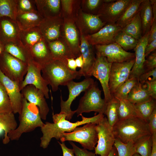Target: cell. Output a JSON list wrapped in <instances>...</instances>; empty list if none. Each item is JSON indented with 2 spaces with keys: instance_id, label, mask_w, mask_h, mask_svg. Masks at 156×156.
<instances>
[{
  "instance_id": "1",
  "label": "cell",
  "mask_w": 156,
  "mask_h": 156,
  "mask_svg": "<svg viewBox=\"0 0 156 156\" xmlns=\"http://www.w3.org/2000/svg\"><path fill=\"white\" fill-rule=\"evenodd\" d=\"M82 120L75 122H72L66 120V114L62 112L58 114H53L52 118L53 123L48 122H45L40 128L42 135L40 138V146L44 149L47 148L52 138L56 140L60 139L62 135L66 132H70L75 128L79 126L89 123L97 124L104 117L103 113H99L94 116L87 118L83 116L82 114Z\"/></svg>"
},
{
  "instance_id": "2",
  "label": "cell",
  "mask_w": 156,
  "mask_h": 156,
  "mask_svg": "<svg viewBox=\"0 0 156 156\" xmlns=\"http://www.w3.org/2000/svg\"><path fill=\"white\" fill-rule=\"evenodd\" d=\"M112 128L115 139L124 143L135 144L143 137L151 135L148 122L138 117L118 120Z\"/></svg>"
},
{
  "instance_id": "3",
  "label": "cell",
  "mask_w": 156,
  "mask_h": 156,
  "mask_svg": "<svg viewBox=\"0 0 156 156\" xmlns=\"http://www.w3.org/2000/svg\"><path fill=\"white\" fill-rule=\"evenodd\" d=\"M41 72L53 92L57 90L59 86H66L74 79L81 77L79 71L70 70L67 61L62 60H53L42 68Z\"/></svg>"
},
{
  "instance_id": "4",
  "label": "cell",
  "mask_w": 156,
  "mask_h": 156,
  "mask_svg": "<svg viewBox=\"0 0 156 156\" xmlns=\"http://www.w3.org/2000/svg\"><path fill=\"white\" fill-rule=\"evenodd\" d=\"M19 124L15 130L8 134L10 140H18L24 133L31 132L44 125L39 110L35 105L28 102L23 97L19 113Z\"/></svg>"
},
{
  "instance_id": "5",
  "label": "cell",
  "mask_w": 156,
  "mask_h": 156,
  "mask_svg": "<svg viewBox=\"0 0 156 156\" xmlns=\"http://www.w3.org/2000/svg\"><path fill=\"white\" fill-rule=\"evenodd\" d=\"M96 124L89 123L82 127H77L70 132L63 133L60 139L62 142L67 141L77 142L83 148L93 150L98 140Z\"/></svg>"
},
{
  "instance_id": "6",
  "label": "cell",
  "mask_w": 156,
  "mask_h": 156,
  "mask_svg": "<svg viewBox=\"0 0 156 156\" xmlns=\"http://www.w3.org/2000/svg\"><path fill=\"white\" fill-rule=\"evenodd\" d=\"M79 100L77 109L75 110L77 116L83 113L94 112L104 113L107 103L101 97V90L99 88L97 83L94 82L85 92Z\"/></svg>"
},
{
  "instance_id": "7",
  "label": "cell",
  "mask_w": 156,
  "mask_h": 156,
  "mask_svg": "<svg viewBox=\"0 0 156 156\" xmlns=\"http://www.w3.org/2000/svg\"><path fill=\"white\" fill-rule=\"evenodd\" d=\"M27 64L9 53L3 51L0 54V70L7 77L20 83L27 71Z\"/></svg>"
},
{
  "instance_id": "8",
  "label": "cell",
  "mask_w": 156,
  "mask_h": 156,
  "mask_svg": "<svg viewBox=\"0 0 156 156\" xmlns=\"http://www.w3.org/2000/svg\"><path fill=\"white\" fill-rule=\"evenodd\" d=\"M98 140L94 149L96 155L107 156L114 146L115 138L113 128L106 117H103L96 124Z\"/></svg>"
},
{
  "instance_id": "9",
  "label": "cell",
  "mask_w": 156,
  "mask_h": 156,
  "mask_svg": "<svg viewBox=\"0 0 156 156\" xmlns=\"http://www.w3.org/2000/svg\"><path fill=\"white\" fill-rule=\"evenodd\" d=\"M112 64L106 57L96 53L95 60L89 74L90 77L93 76L99 81L104 92V99L107 103L112 97L109 86Z\"/></svg>"
},
{
  "instance_id": "10",
  "label": "cell",
  "mask_w": 156,
  "mask_h": 156,
  "mask_svg": "<svg viewBox=\"0 0 156 156\" xmlns=\"http://www.w3.org/2000/svg\"><path fill=\"white\" fill-rule=\"evenodd\" d=\"M94 79L89 77L85 78L79 82H75L73 80L68 82L67 86L69 91L68 99L63 101L62 96H60L61 112H64L66 114V119L69 121L76 113L75 110L73 111L70 108L73 101L80 93L85 92L94 83Z\"/></svg>"
},
{
  "instance_id": "11",
  "label": "cell",
  "mask_w": 156,
  "mask_h": 156,
  "mask_svg": "<svg viewBox=\"0 0 156 156\" xmlns=\"http://www.w3.org/2000/svg\"><path fill=\"white\" fill-rule=\"evenodd\" d=\"M27 68L25 79L20 83L19 88L21 90L26 86L32 85L40 90L43 93L46 99L49 98V90L48 81L41 74L42 68L35 63L32 59L27 63Z\"/></svg>"
},
{
  "instance_id": "12",
  "label": "cell",
  "mask_w": 156,
  "mask_h": 156,
  "mask_svg": "<svg viewBox=\"0 0 156 156\" xmlns=\"http://www.w3.org/2000/svg\"><path fill=\"white\" fill-rule=\"evenodd\" d=\"M135 61V58L121 62L112 63L109 82V89L112 96L118 87L129 78Z\"/></svg>"
},
{
  "instance_id": "13",
  "label": "cell",
  "mask_w": 156,
  "mask_h": 156,
  "mask_svg": "<svg viewBox=\"0 0 156 156\" xmlns=\"http://www.w3.org/2000/svg\"><path fill=\"white\" fill-rule=\"evenodd\" d=\"M94 46L96 53L106 57L109 63L121 62L135 58L134 53L125 51L116 42Z\"/></svg>"
},
{
  "instance_id": "14",
  "label": "cell",
  "mask_w": 156,
  "mask_h": 156,
  "mask_svg": "<svg viewBox=\"0 0 156 156\" xmlns=\"http://www.w3.org/2000/svg\"><path fill=\"white\" fill-rule=\"evenodd\" d=\"M131 0H117L103 3L98 14L106 23H115L129 4Z\"/></svg>"
},
{
  "instance_id": "15",
  "label": "cell",
  "mask_w": 156,
  "mask_h": 156,
  "mask_svg": "<svg viewBox=\"0 0 156 156\" xmlns=\"http://www.w3.org/2000/svg\"><path fill=\"white\" fill-rule=\"evenodd\" d=\"M21 92L23 97L28 102L37 107L41 119L46 120L49 109L42 91L34 85H29L25 87Z\"/></svg>"
},
{
  "instance_id": "16",
  "label": "cell",
  "mask_w": 156,
  "mask_h": 156,
  "mask_svg": "<svg viewBox=\"0 0 156 156\" xmlns=\"http://www.w3.org/2000/svg\"><path fill=\"white\" fill-rule=\"evenodd\" d=\"M121 29L116 23H106L99 31L86 37L92 46L108 44L115 42V37Z\"/></svg>"
},
{
  "instance_id": "17",
  "label": "cell",
  "mask_w": 156,
  "mask_h": 156,
  "mask_svg": "<svg viewBox=\"0 0 156 156\" xmlns=\"http://www.w3.org/2000/svg\"><path fill=\"white\" fill-rule=\"evenodd\" d=\"M0 82L5 88L11 102L13 112H20L23 96L19 88V83L6 76L0 70Z\"/></svg>"
},
{
  "instance_id": "18",
  "label": "cell",
  "mask_w": 156,
  "mask_h": 156,
  "mask_svg": "<svg viewBox=\"0 0 156 156\" xmlns=\"http://www.w3.org/2000/svg\"><path fill=\"white\" fill-rule=\"evenodd\" d=\"M20 30L15 21L8 17L0 18V42L3 45L9 42L20 43Z\"/></svg>"
},
{
  "instance_id": "19",
  "label": "cell",
  "mask_w": 156,
  "mask_h": 156,
  "mask_svg": "<svg viewBox=\"0 0 156 156\" xmlns=\"http://www.w3.org/2000/svg\"><path fill=\"white\" fill-rule=\"evenodd\" d=\"M61 25L59 16L43 18L38 27L43 39L48 43L60 38Z\"/></svg>"
},
{
  "instance_id": "20",
  "label": "cell",
  "mask_w": 156,
  "mask_h": 156,
  "mask_svg": "<svg viewBox=\"0 0 156 156\" xmlns=\"http://www.w3.org/2000/svg\"><path fill=\"white\" fill-rule=\"evenodd\" d=\"M149 32L142 36L138 40L136 46L134 49L135 52V62L129 78H135L139 81L140 76L144 72V65L146 60L145 50L148 44Z\"/></svg>"
},
{
  "instance_id": "21",
  "label": "cell",
  "mask_w": 156,
  "mask_h": 156,
  "mask_svg": "<svg viewBox=\"0 0 156 156\" xmlns=\"http://www.w3.org/2000/svg\"><path fill=\"white\" fill-rule=\"evenodd\" d=\"M80 51L84 62L83 66L79 70L80 76L89 77V74L95 62L96 57L92 45L83 34L81 36Z\"/></svg>"
},
{
  "instance_id": "22",
  "label": "cell",
  "mask_w": 156,
  "mask_h": 156,
  "mask_svg": "<svg viewBox=\"0 0 156 156\" xmlns=\"http://www.w3.org/2000/svg\"><path fill=\"white\" fill-rule=\"evenodd\" d=\"M29 50L33 60L42 68L53 60L48 43L44 39L32 46Z\"/></svg>"
},
{
  "instance_id": "23",
  "label": "cell",
  "mask_w": 156,
  "mask_h": 156,
  "mask_svg": "<svg viewBox=\"0 0 156 156\" xmlns=\"http://www.w3.org/2000/svg\"><path fill=\"white\" fill-rule=\"evenodd\" d=\"M47 43L53 60L67 61V59L75 58L66 41L60 37Z\"/></svg>"
},
{
  "instance_id": "24",
  "label": "cell",
  "mask_w": 156,
  "mask_h": 156,
  "mask_svg": "<svg viewBox=\"0 0 156 156\" xmlns=\"http://www.w3.org/2000/svg\"><path fill=\"white\" fill-rule=\"evenodd\" d=\"M64 31L66 41L76 58L81 54L79 45V34L73 22L70 21L65 22Z\"/></svg>"
},
{
  "instance_id": "25",
  "label": "cell",
  "mask_w": 156,
  "mask_h": 156,
  "mask_svg": "<svg viewBox=\"0 0 156 156\" xmlns=\"http://www.w3.org/2000/svg\"><path fill=\"white\" fill-rule=\"evenodd\" d=\"M37 10L17 13L15 18L21 30H27L38 27L43 19Z\"/></svg>"
},
{
  "instance_id": "26",
  "label": "cell",
  "mask_w": 156,
  "mask_h": 156,
  "mask_svg": "<svg viewBox=\"0 0 156 156\" xmlns=\"http://www.w3.org/2000/svg\"><path fill=\"white\" fill-rule=\"evenodd\" d=\"M36 9L43 18L59 16L60 0H35Z\"/></svg>"
},
{
  "instance_id": "27",
  "label": "cell",
  "mask_w": 156,
  "mask_h": 156,
  "mask_svg": "<svg viewBox=\"0 0 156 156\" xmlns=\"http://www.w3.org/2000/svg\"><path fill=\"white\" fill-rule=\"evenodd\" d=\"M3 45V51L27 64L32 59L29 49L20 43L9 42Z\"/></svg>"
},
{
  "instance_id": "28",
  "label": "cell",
  "mask_w": 156,
  "mask_h": 156,
  "mask_svg": "<svg viewBox=\"0 0 156 156\" xmlns=\"http://www.w3.org/2000/svg\"><path fill=\"white\" fill-rule=\"evenodd\" d=\"M43 39L38 27L26 30H20L19 37L20 43L28 49Z\"/></svg>"
},
{
  "instance_id": "29",
  "label": "cell",
  "mask_w": 156,
  "mask_h": 156,
  "mask_svg": "<svg viewBox=\"0 0 156 156\" xmlns=\"http://www.w3.org/2000/svg\"><path fill=\"white\" fill-rule=\"evenodd\" d=\"M142 28V36L148 33L153 21V15L149 0H144L139 10Z\"/></svg>"
},
{
  "instance_id": "30",
  "label": "cell",
  "mask_w": 156,
  "mask_h": 156,
  "mask_svg": "<svg viewBox=\"0 0 156 156\" xmlns=\"http://www.w3.org/2000/svg\"><path fill=\"white\" fill-rule=\"evenodd\" d=\"M17 127V124L14 115L12 112L8 114H0V133L4 132L2 142L4 144L9 143L10 141L8 134Z\"/></svg>"
},
{
  "instance_id": "31",
  "label": "cell",
  "mask_w": 156,
  "mask_h": 156,
  "mask_svg": "<svg viewBox=\"0 0 156 156\" xmlns=\"http://www.w3.org/2000/svg\"><path fill=\"white\" fill-rule=\"evenodd\" d=\"M143 1L131 0L129 4L116 24L122 29L139 12L141 5Z\"/></svg>"
},
{
  "instance_id": "32",
  "label": "cell",
  "mask_w": 156,
  "mask_h": 156,
  "mask_svg": "<svg viewBox=\"0 0 156 156\" xmlns=\"http://www.w3.org/2000/svg\"><path fill=\"white\" fill-rule=\"evenodd\" d=\"M146 88L139 81L132 88L128 94L127 100L131 103L135 104L145 102L152 99Z\"/></svg>"
},
{
  "instance_id": "33",
  "label": "cell",
  "mask_w": 156,
  "mask_h": 156,
  "mask_svg": "<svg viewBox=\"0 0 156 156\" xmlns=\"http://www.w3.org/2000/svg\"><path fill=\"white\" fill-rule=\"evenodd\" d=\"M117 99L119 101L118 110V120L133 117L141 118L134 104L128 100Z\"/></svg>"
},
{
  "instance_id": "34",
  "label": "cell",
  "mask_w": 156,
  "mask_h": 156,
  "mask_svg": "<svg viewBox=\"0 0 156 156\" xmlns=\"http://www.w3.org/2000/svg\"><path fill=\"white\" fill-rule=\"evenodd\" d=\"M121 31L139 40L142 36V28L139 12Z\"/></svg>"
},
{
  "instance_id": "35",
  "label": "cell",
  "mask_w": 156,
  "mask_h": 156,
  "mask_svg": "<svg viewBox=\"0 0 156 156\" xmlns=\"http://www.w3.org/2000/svg\"><path fill=\"white\" fill-rule=\"evenodd\" d=\"M82 16L86 26L91 32L94 33L99 31L106 24L98 14L83 13Z\"/></svg>"
},
{
  "instance_id": "36",
  "label": "cell",
  "mask_w": 156,
  "mask_h": 156,
  "mask_svg": "<svg viewBox=\"0 0 156 156\" xmlns=\"http://www.w3.org/2000/svg\"><path fill=\"white\" fill-rule=\"evenodd\" d=\"M119 101L112 96V99L107 104L104 114L106 115L108 122L112 127L118 121V110Z\"/></svg>"
},
{
  "instance_id": "37",
  "label": "cell",
  "mask_w": 156,
  "mask_h": 156,
  "mask_svg": "<svg viewBox=\"0 0 156 156\" xmlns=\"http://www.w3.org/2000/svg\"><path fill=\"white\" fill-rule=\"evenodd\" d=\"M17 14L16 0H0V18L8 17L15 21Z\"/></svg>"
},
{
  "instance_id": "38",
  "label": "cell",
  "mask_w": 156,
  "mask_h": 156,
  "mask_svg": "<svg viewBox=\"0 0 156 156\" xmlns=\"http://www.w3.org/2000/svg\"><path fill=\"white\" fill-rule=\"evenodd\" d=\"M114 40L115 42L126 51L134 49L138 41V40L127 34L121 30L116 34Z\"/></svg>"
},
{
  "instance_id": "39",
  "label": "cell",
  "mask_w": 156,
  "mask_h": 156,
  "mask_svg": "<svg viewBox=\"0 0 156 156\" xmlns=\"http://www.w3.org/2000/svg\"><path fill=\"white\" fill-rule=\"evenodd\" d=\"M152 144L151 135L143 137L135 143V153L139 154L141 156H151Z\"/></svg>"
},
{
  "instance_id": "40",
  "label": "cell",
  "mask_w": 156,
  "mask_h": 156,
  "mask_svg": "<svg viewBox=\"0 0 156 156\" xmlns=\"http://www.w3.org/2000/svg\"><path fill=\"white\" fill-rule=\"evenodd\" d=\"M141 118L148 122L149 118L156 109V99H152L142 103L134 104Z\"/></svg>"
},
{
  "instance_id": "41",
  "label": "cell",
  "mask_w": 156,
  "mask_h": 156,
  "mask_svg": "<svg viewBox=\"0 0 156 156\" xmlns=\"http://www.w3.org/2000/svg\"><path fill=\"white\" fill-rule=\"evenodd\" d=\"M138 81L135 78H129L118 87L112 96L118 99L127 100L129 92Z\"/></svg>"
},
{
  "instance_id": "42",
  "label": "cell",
  "mask_w": 156,
  "mask_h": 156,
  "mask_svg": "<svg viewBox=\"0 0 156 156\" xmlns=\"http://www.w3.org/2000/svg\"><path fill=\"white\" fill-rule=\"evenodd\" d=\"M114 146L117 150L118 156H133L135 153V144L132 142L124 143L115 139Z\"/></svg>"
},
{
  "instance_id": "43",
  "label": "cell",
  "mask_w": 156,
  "mask_h": 156,
  "mask_svg": "<svg viewBox=\"0 0 156 156\" xmlns=\"http://www.w3.org/2000/svg\"><path fill=\"white\" fill-rule=\"evenodd\" d=\"M13 112L11 102L5 89L0 82V114Z\"/></svg>"
},
{
  "instance_id": "44",
  "label": "cell",
  "mask_w": 156,
  "mask_h": 156,
  "mask_svg": "<svg viewBox=\"0 0 156 156\" xmlns=\"http://www.w3.org/2000/svg\"><path fill=\"white\" fill-rule=\"evenodd\" d=\"M17 13L37 10L35 0H16Z\"/></svg>"
},
{
  "instance_id": "45",
  "label": "cell",
  "mask_w": 156,
  "mask_h": 156,
  "mask_svg": "<svg viewBox=\"0 0 156 156\" xmlns=\"http://www.w3.org/2000/svg\"><path fill=\"white\" fill-rule=\"evenodd\" d=\"M156 68V52L151 53L148 56L144 65V72Z\"/></svg>"
},
{
  "instance_id": "46",
  "label": "cell",
  "mask_w": 156,
  "mask_h": 156,
  "mask_svg": "<svg viewBox=\"0 0 156 156\" xmlns=\"http://www.w3.org/2000/svg\"><path fill=\"white\" fill-rule=\"evenodd\" d=\"M69 142L73 147L75 156H96L94 153L84 148H80L72 141H69Z\"/></svg>"
},
{
  "instance_id": "47",
  "label": "cell",
  "mask_w": 156,
  "mask_h": 156,
  "mask_svg": "<svg viewBox=\"0 0 156 156\" xmlns=\"http://www.w3.org/2000/svg\"><path fill=\"white\" fill-rule=\"evenodd\" d=\"M150 76L152 77V79L150 80H156V68L144 72L140 76L139 81L141 84L143 85Z\"/></svg>"
},
{
  "instance_id": "48",
  "label": "cell",
  "mask_w": 156,
  "mask_h": 156,
  "mask_svg": "<svg viewBox=\"0 0 156 156\" xmlns=\"http://www.w3.org/2000/svg\"><path fill=\"white\" fill-rule=\"evenodd\" d=\"M144 83L146 84L147 87L146 89L149 94L152 98L156 99V80L152 81L147 80Z\"/></svg>"
},
{
  "instance_id": "49",
  "label": "cell",
  "mask_w": 156,
  "mask_h": 156,
  "mask_svg": "<svg viewBox=\"0 0 156 156\" xmlns=\"http://www.w3.org/2000/svg\"><path fill=\"white\" fill-rule=\"evenodd\" d=\"M148 126L152 135L156 133V109L150 116L148 122Z\"/></svg>"
},
{
  "instance_id": "50",
  "label": "cell",
  "mask_w": 156,
  "mask_h": 156,
  "mask_svg": "<svg viewBox=\"0 0 156 156\" xmlns=\"http://www.w3.org/2000/svg\"><path fill=\"white\" fill-rule=\"evenodd\" d=\"M103 0H88L86 5L87 8L90 10L93 11L100 7L103 3Z\"/></svg>"
},
{
  "instance_id": "51",
  "label": "cell",
  "mask_w": 156,
  "mask_h": 156,
  "mask_svg": "<svg viewBox=\"0 0 156 156\" xmlns=\"http://www.w3.org/2000/svg\"><path fill=\"white\" fill-rule=\"evenodd\" d=\"M73 2V0H61L63 9L66 13L68 14L71 13L72 11Z\"/></svg>"
},
{
  "instance_id": "52",
  "label": "cell",
  "mask_w": 156,
  "mask_h": 156,
  "mask_svg": "<svg viewBox=\"0 0 156 156\" xmlns=\"http://www.w3.org/2000/svg\"><path fill=\"white\" fill-rule=\"evenodd\" d=\"M156 40V21L153 20L149 32L148 43Z\"/></svg>"
},
{
  "instance_id": "53",
  "label": "cell",
  "mask_w": 156,
  "mask_h": 156,
  "mask_svg": "<svg viewBox=\"0 0 156 156\" xmlns=\"http://www.w3.org/2000/svg\"><path fill=\"white\" fill-rule=\"evenodd\" d=\"M60 144L63 153V156H75L73 149L68 148L64 142L60 143L58 142Z\"/></svg>"
},
{
  "instance_id": "54",
  "label": "cell",
  "mask_w": 156,
  "mask_h": 156,
  "mask_svg": "<svg viewBox=\"0 0 156 156\" xmlns=\"http://www.w3.org/2000/svg\"><path fill=\"white\" fill-rule=\"evenodd\" d=\"M156 48V40H153L146 46L145 50V57L148 56L151 53L155 51Z\"/></svg>"
},
{
  "instance_id": "55",
  "label": "cell",
  "mask_w": 156,
  "mask_h": 156,
  "mask_svg": "<svg viewBox=\"0 0 156 156\" xmlns=\"http://www.w3.org/2000/svg\"><path fill=\"white\" fill-rule=\"evenodd\" d=\"M67 65L68 68L73 71H76L77 66L74 58H70L67 59Z\"/></svg>"
},
{
  "instance_id": "56",
  "label": "cell",
  "mask_w": 156,
  "mask_h": 156,
  "mask_svg": "<svg viewBox=\"0 0 156 156\" xmlns=\"http://www.w3.org/2000/svg\"><path fill=\"white\" fill-rule=\"evenodd\" d=\"M152 135L153 144L151 156H156V133H154Z\"/></svg>"
},
{
  "instance_id": "57",
  "label": "cell",
  "mask_w": 156,
  "mask_h": 156,
  "mask_svg": "<svg viewBox=\"0 0 156 156\" xmlns=\"http://www.w3.org/2000/svg\"><path fill=\"white\" fill-rule=\"evenodd\" d=\"M150 1L152 9L153 20L156 21V0H150Z\"/></svg>"
},
{
  "instance_id": "58",
  "label": "cell",
  "mask_w": 156,
  "mask_h": 156,
  "mask_svg": "<svg viewBox=\"0 0 156 156\" xmlns=\"http://www.w3.org/2000/svg\"><path fill=\"white\" fill-rule=\"evenodd\" d=\"M77 67L80 68H81L83 67V60L82 55H81L79 56L76 57L75 59Z\"/></svg>"
},
{
  "instance_id": "59",
  "label": "cell",
  "mask_w": 156,
  "mask_h": 156,
  "mask_svg": "<svg viewBox=\"0 0 156 156\" xmlns=\"http://www.w3.org/2000/svg\"><path fill=\"white\" fill-rule=\"evenodd\" d=\"M107 156H118L117 150L114 146Z\"/></svg>"
},
{
  "instance_id": "60",
  "label": "cell",
  "mask_w": 156,
  "mask_h": 156,
  "mask_svg": "<svg viewBox=\"0 0 156 156\" xmlns=\"http://www.w3.org/2000/svg\"><path fill=\"white\" fill-rule=\"evenodd\" d=\"M3 51V45L0 42V54Z\"/></svg>"
},
{
  "instance_id": "61",
  "label": "cell",
  "mask_w": 156,
  "mask_h": 156,
  "mask_svg": "<svg viewBox=\"0 0 156 156\" xmlns=\"http://www.w3.org/2000/svg\"><path fill=\"white\" fill-rule=\"evenodd\" d=\"M115 0H103V3H109L115 1Z\"/></svg>"
},
{
  "instance_id": "62",
  "label": "cell",
  "mask_w": 156,
  "mask_h": 156,
  "mask_svg": "<svg viewBox=\"0 0 156 156\" xmlns=\"http://www.w3.org/2000/svg\"><path fill=\"white\" fill-rule=\"evenodd\" d=\"M133 156H141L140 154H139L137 153H134V154L133 155Z\"/></svg>"
}]
</instances>
